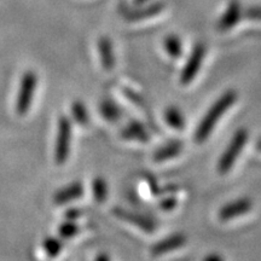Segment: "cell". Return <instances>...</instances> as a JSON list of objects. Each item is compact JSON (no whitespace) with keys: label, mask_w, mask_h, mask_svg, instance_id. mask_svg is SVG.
Instances as JSON below:
<instances>
[{"label":"cell","mask_w":261,"mask_h":261,"mask_svg":"<svg viewBox=\"0 0 261 261\" xmlns=\"http://www.w3.org/2000/svg\"><path fill=\"white\" fill-rule=\"evenodd\" d=\"M205 57V47L204 45L197 44L192 48L190 56H189L187 63L182 68L180 73V83L182 85H189L195 79L196 75L200 71L202 63H203Z\"/></svg>","instance_id":"5b68a950"},{"label":"cell","mask_w":261,"mask_h":261,"mask_svg":"<svg viewBox=\"0 0 261 261\" xmlns=\"http://www.w3.org/2000/svg\"><path fill=\"white\" fill-rule=\"evenodd\" d=\"M163 47L172 58H179L182 52V42L178 35L169 34L163 40Z\"/></svg>","instance_id":"ffe728a7"},{"label":"cell","mask_w":261,"mask_h":261,"mask_svg":"<svg viewBox=\"0 0 261 261\" xmlns=\"http://www.w3.org/2000/svg\"><path fill=\"white\" fill-rule=\"evenodd\" d=\"M98 54H99L100 64H102L103 69L110 71L115 67V54H114V45L110 38L102 37L98 39L97 42Z\"/></svg>","instance_id":"7c38bea8"},{"label":"cell","mask_w":261,"mask_h":261,"mask_svg":"<svg viewBox=\"0 0 261 261\" xmlns=\"http://www.w3.org/2000/svg\"><path fill=\"white\" fill-rule=\"evenodd\" d=\"M70 114L71 119H73L77 125L86 126L87 123L90 122L89 109H87L86 104H85L83 100H74V102L71 103Z\"/></svg>","instance_id":"e0dca14e"},{"label":"cell","mask_w":261,"mask_h":261,"mask_svg":"<svg viewBox=\"0 0 261 261\" xmlns=\"http://www.w3.org/2000/svg\"><path fill=\"white\" fill-rule=\"evenodd\" d=\"M121 138L126 140H136V142H149L150 135L146 129V127L143 125L142 122L138 120H130L122 127L121 132Z\"/></svg>","instance_id":"8fae6325"},{"label":"cell","mask_w":261,"mask_h":261,"mask_svg":"<svg viewBox=\"0 0 261 261\" xmlns=\"http://www.w3.org/2000/svg\"><path fill=\"white\" fill-rule=\"evenodd\" d=\"M248 138H249V133L246 128H240L234 132L233 137L231 138L230 143L218 161V172L220 174H226L233 167L237 159L240 158V154L243 151L244 146L247 144Z\"/></svg>","instance_id":"7a4b0ae2"},{"label":"cell","mask_w":261,"mask_h":261,"mask_svg":"<svg viewBox=\"0 0 261 261\" xmlns=\"http://www.w3.org/2000/svg\"><path fill=\"white\" fill-rule=\"evenodd\" d=\"M94 259H96L97 261H109L110 260V256L107 255V254L102 253V254H98V255L94 257Z\"/></svg>","instance_id":"d4e9b609"},{"label":"cell","mask_w":261,"mask_h":261,"mask_svg":"<svg viewBox=\"0 0 261 261\" xmlns=\"http://www.w3.org/2000/svg\"><path fill=\"white\" fill-rule=\"evenodd\" d=\"M165 9V4L161 2H156L152 3V4L149 5H142L138 6V8L135 10H130L126 14V18L130 22H136V21H144V19L155 17L161 14Z\"/></svg>","instance_id":"4fadbf2b"},{"label":"cell","mask_w":261,"mask_h":261,"mask_svg":"<svg viewBox=\"0 0 261 261\" xmlns=\"http://www.w3.org/2000/svg\"><path fill=\"white\" fill-rule=\"evenodd\" d=\"M253 208V202L247 197L237 198L232 202H228L219 210L218 217L221 221H228L236 219L238 217L247 214Z\"/></svg>","instance_id":"52a82bcc"},{"label":"cell","mask_w":261,"mask_h":261,"mask_svg":"<svg viewBox=\"0 0 261 261\" xmlns=\"http://www.w3.org/2000/svg\"><path fill=\"white\" fill-rule=\"evenodd\" d=\"M247 18L254 19V21H261V5L252 6V8H248L244 12Z\"/></svg>","instance_id":"cb8c5ba5"},{"label":"cell","mask_w":261,"mask_h":261,"mask_svg":"<svg viewBox=\"0 0 261 261\" xmlns=\"http://www.w3.org/2000/svg\"><path fill=\"white\" fill-rule=\"evenodd\" d=\"M84 215V211L80 210L77 207H70L65 211L64 213V219L68 220H73V221H77L81 217Z\"/></svg>","instance_id":"7402d4cb"},{"label":"cell","mask_w":261,"mask_h":261,"mask_svg":"<svg viewBox=\"0 0 261 261\" xmlns=\"http://www.w3.org/2000/svg\"><path fill=\"white\" fill-rule=\"evenodd\" d=\"M71 138H73V123L68 116L62 115L57 122L56 140H55V161L57 165H64L70 155Z\"/></svg>","instance_id":"3957f363"},{"label":"cell","mask_w":261,"mask_h":261,"mask_svg":"<svg viewBox=\"0 0 261 261\" xmlns=\"http://www.w3.org/2000/svg\"><path fill=\"white\" fill-rule=\"evenodd\" d=\"M185 243H187V237L182 233L171 234V236L162 238L161 241L155 243L154 246L151 247V249H150V254L156 257L165 255V254L171 253L172 250L179 249V248H181Z\"/></svg>","instance_id":"9c48e42d"},{"label":"cell","mask_w":261,"mask_h":261,"mask_svg":"<svg viewBox=\"0 0 261 261\" xmlns=\"http://www.w3.org/2000/svg\"><path fill=\"white\" fill-rule=\"evenodd\" d=\"M238 94L234 90H228L215 100V103L210 108L205 115L198 123L195 130L194 138L196 143H203L211 136L212 130L215 128L217 123L226 114V112L237 102Z\"/></svg>","instance_id":"6da1fadb"},{"label":"cell","mask_w":261,"mask_h":261,"mask_svg":"<svg viewBox=\"0 0 261 261\" xmlns=\"http://www.w3.org/2000/svg\"><path fill=\"white\" fill-rule=\"evenodd\" d=\"M148 2H149V0H133V4H135L136 6H142Z\"/></svg>","instance_id":"484cf974"},{"label":"cell","mask_w":261,"mask_h":261,"mask_svg":"<svg viewBox=\"0 0 261 261\" xmlns=\"http://www.w3.org/2000/svg\"><path fill=\"white\" fill-rule=\"evenodd\" d=\"M163 120L173 129L180 130L185 127V117L178 107H168L163 113Z\"/></svg>","instance_id":"2e32d148"},{"label":"cell","mask_w":261,"mask_h":261,"mask_svg":"<svg viewBox=\"0 0 261 261\" xmlns=\"http://www.w3.org/2000/svg\"><path fill=\"white\" fill-rule=\"evenodd\" d=\"M91 190H92L93 198L97 202L102 203V202L107 201L108 195H109V185L103 177H96L93 179Z\"/></svg>","instance_id":"d6986e66"},{"label":"cell","mask_w":261,"mask_h":261,"mask_svg":"<svg viewBox=\"0 0 261 261\" xmlns=\"http://www.w3.org/2000/svg\"><path fill=\"white\" fill-rule=\"evenodd\" d=\"M80 232V226L77 224V221L68 220L64 219L63 223L60 224V226L57 228V234L62 240H71Z\"/></svg>","instance_id":"44dd1931"},{"label":"cell","mask_w":261,"mask_h":261,"mask_svg":"<svg viewBox=\"0 0 261 261\" xmlns=\"http://www.w3.org/2000/svg\"><path fill=\"white\" fill-rule=\"evenodd\" d=\"M113 214L119 218V219L126 221V223L135 225V226L138 227L139 230L145 231L146 233H152L156 230V227H158L156 221L152 219V218L148 217V215L137 213V212L125 210V208H114Z\"/></svg>","instance_id":"8992f818"},{"label":"cell","mask_w":261,"mask_h":261,"mask_svg":"<svg viewBox=\"0 0 261 261\" xmlns=\"http://www.w3.org/2000/svg\"><path fill=\"white\" fill-rule=\"evenodd\" d=\"M42 249L50 257H57L63 249V240L58 236H47L42 241Z\"/></svg>","instance_id":"ac0fdd59"},{"label":"cell","mask_w":261,"mask_h":261,"mask_svg":"<svg viewBox=\"0 0 261 261\" xmlns=\"http://www.w3.org/2000/svg\"><path fill=\"white\" fill-rule=\"evenodd\" d=\"M256 146H257V149H259L260 151H261V139L259 140V142H257V145Z\"/></svg>","instance_id":"83f0119b"},{"label":"cell","mask_w":261,"mask_h":261,"mask_svg":"<svg viewBox=\"0 0 261 261\" xmlns=\"http://www.w3.org/2000/svg\"><path fill=\"white\" fill-rule=\"evenodd\" d=\"M242 17V8L238 2H231L218 21V28L221 32H227L233 28Z\"/></svg>","instance_id":"30bf717a"},{"label":"cell","mask_w":261,"mask_h":261,"mask_svg":"<svg viewBox=\"0 0 261 261\" xmlns=\"http://www.w3.org/2000/svg\"><path fill=\"white\" fill-rule=\"evenodd\" d=\"M98 112L103 120L108 122H116L121 119L122 109L112 98H103L98 104Z\"/></svg>","instance_id":"5bb4252c"},{"label":"cell","mask_w":261,"mask_h":261,"mask_svg":"<svg viewBox=\"0 0 261 261\" xmlns=\"http://www.w3.org/2000/svg\"><path fill=\"white\" fill-rule=\"evenodd\" d=\"M177 204H178V201L177 198L174 197H166L160 201V207H161V210L166 212L173 211L175 207H177Z\"/></svg>","instance_id":"603a6c76"},{"label":"cell","mask_w":261,"mask_h":261,"mask_svg":"<svg viewBox=\"0 0 261 261\" xmlns=\"http://www.w3.org/2000/svg\"><path fill=\"white\" fill-rule=\"evenodd\" d=\"M38 86V75L34 70H27L23 73L19 81L17 97H16L15 109L19 116H24L31 110L34 100L35 91Z\"/></svg>","instance_id":"277c9868"},{"label":"cell","mask_w":261,"mask_h":261,"mask_svg":"<svg viewBox=\"0 0 261 261\" xmlns=\"http://www.w3.org/2000/svg\"><path fill=\"white\" fill-rule=\"evenodd\" d=\"M85 188L81 181H71L69 184H67L65 187L61 188L60 190H57L54 195V202L55 204L58 205H64L71 202L80 200L84 196Z\"/></svg>","instance_id":"ba28073f"},{"label":"cell","mask_w":261,"mask_h":261,"mask_svg":"<svg viewBox=\"0 0 261 261\" xmlns=\"http://www.w3.org/2000/svg\"><path fill=\"white\" fill-rule=\"evenodd\" d=\"M211 260L220 261V260H221V256H218V255H210V256L205 257V261H211Z\"/></svg>","instance_id":"4316f807"},{"label":"cell","mask_w":261,"mask_h":261,"mask_svg":"<svg viewBox=\"0 0 261 261\" xmlns=\"http://www.w3.org/2000/svg\"><path fill=\"white\" fill-rule=\"evenodd\" d=\"M182 151V143L180 140H172V142L166 143L156 150L152 155V160L155 162H165L168 160L177 158Z\"/></svg>","instance_id":"9a60e30c"}]
</instances>
